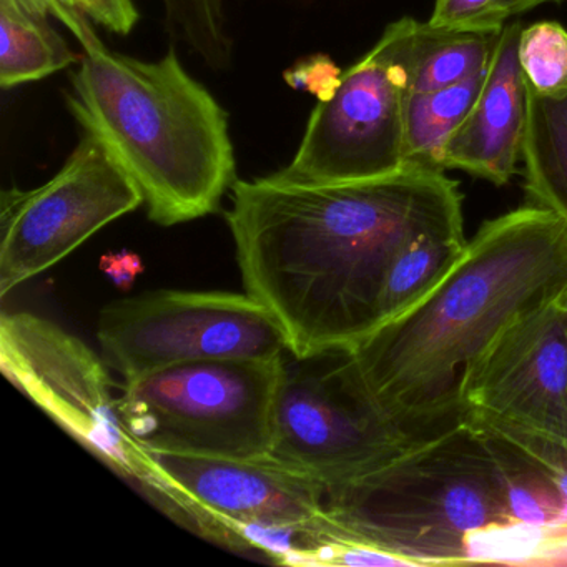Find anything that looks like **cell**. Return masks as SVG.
<instances>
[{"mask_svg": "<svg viewBox=\"0 0 567 567\" xmlns=\"http://www.w3.org/2000/svg\"><path fill=\"white\" fill-rule=\"evenodd\" d=\"M457 414L567 441V291L517 318L471 364Z\"/></svg>", "mask_w": 567, "mask_h": 567, "instance_id": "12", "label": "cell"}, {"mask_svg": "<svg viewBox=\"0 0 567 567\" xmlns=\"http://www.w3.org/2000/svg\"><path fill=\"white\" fill-rule=\"evenodd\" d=\"M161 4L175 39L187 42L214 71L230 68L234 42L228 34L225 0H161Z\"/></svg>", "mask_w": 567, "mask_h": 567, "instance_id": "19", "label": "cell"}, {"mask_svg": "<svg viewBox=\"0 0 567 567\" xmlns=\"http://www.w3.org/2000/svg\"><path fill=\"white\" fill-rule=\"evenodd\" d=\"M0 367L69 436L155 503L164 481L128 431L104 361L79 338L31 313L0 318Z\"/></svg>", "mask_w": 567, "mask_h": 567, "instance_id": "7", "label": "cell"}, {"mask_svg": "<svg viewBox=\"0 0 567 567\" xmlns=\"http://www.w3.org/2000/svg\"><path fill=\"white\" fill-rule=\"evenodd\" d=\"M519 62L524 81L543 97L567 95V29L537 22L520 31Z\"/></svg>", "mask_w": 567, "mask_h": 567, "instance_id": "20", "label": "cell"}, {"mask_svg": "<svg viewBox=\"0 0 567 567\" xmlns=\"http://www.w3.org/2000/svg\"><path fill=\"white\" fill-rule=\"evenodd\" d=\"M421 434L381 414L348 380L340 353L285 354L270 460L327 489L377 470Z\"/></svg>", "mask_w": 567, "mask_h": 567, "instance_id": "9", "label": "cell"}, {"mask_svg": "<svg viewBox=\"0 0 567 567\" xmlns=\"http://www.w3.org/2000/svg\"><path fill=\"white\" fill-rule=\"evenodd\" d=\"M343 71L327 54L301 59L284 74L285 82L297 91H307L318 102H328L338 91Z\"/></svg>", "mask_w": 567, "mask_h": 567, "instance_id": "21", "label": "cell"}, {"mask_svg": "<svg viewBox=\"0 0 567 567\" xmlns=\"http://www.w3.org/2000/svg\"><path fill=\"white\" fill-rule=\"evenodd\" d=\"M101 268L122 290H128L144 271L141 257L127 250L102 258Z\"/></svg>", "mask_w": 567, "mask_h": 567, "instance_id": "24", "label": "cell"}, {"mask_svg": "<svg viewBox=\"0 0 567 567\" xmlns=\"http://www.w3.org/2000/svg\"><path fill=\"white\" fill-rule=\"evenodd\" d=\"M228 227L245 291L287 337L288 353H341L378 324L391 261L411 241L464 231L460 184L410 167L341 184L237 181Z\"/></svg>", "mask_w": 567, "mask_h": 567, "instance_id": "1", "label": "cell"}, {"mask_svg": "<svg viewBox=\"0 0 567 567\" xmlns=\"http://www.w3.org/2000/svg\"><path fill=\"white\" fill-rule=\"evenodd\" d=\"M493 2L494 0H436L427 24L441 29H481V19Z\"/></svg>", "mask_w": 567, "mask_h": 567, "instance_id": "23", "label": "cell"}, {"mask_svg": "<svg viewBox=\"0 0 567 567\" xmlns=\"http://www.w3.org/2000/svg\"><path fill=\"white\" fill-rule=\"evenodd\" d=\"M487 72L489 65L466 81L440 91L424 94L408 92L404 97V155L408 165L446 172L441 167L444 145L476 104Z\"/></svg>", "mask_w": 567, "mask_h": 567, "instance_id": "16", "label": "cell"}, {"mask_svg": "<svg viewBox=\"0 0 567 567\" xmlns=\"http://www.w3.org/2000/svg\"><path fill=\"white\" fill-rule=\"evenodd\" d=\"M281 367L284 357L177 364L125 381L118 406L145 450L268 457Z\"/></svg>", "mask_w": 567, "mask_h": 567, "instance_id": "5", "label": "cell"}, {"mask_svg": "<svg viewBox=\"0 0 567 567\" xmlns=\"http://www.w3.org/2000/svg\"><path fill=\"white\" fill-rule=\"evenodd\" d=\"M501 31L441 29L421 22L408 92L440 91L483 71L493 59Z\"/></svg>", "mask_w": 567, "mask_h": 567, "instance_id": "18", "label": "cell"}, {"mask_svg": "<svg viewBox=\"0 0 567 567\" xmlns=\"http://www.w3.org/2000/svg\"><path fill=\"white\" fill-rule=\"evenodd\" d=\"M550 2L560 4L563 0H494L493 6L481 19L480 28L499 31L511 16H519L530 9L539 8V6L550 4Z\"/></svg>", "mask_w": 567, "mask_h": 567, "instance_id": "25", "label": "cell"}, {"mask_svg": "<svg viewBox=\"0 0 567 567\" xmlns=\"http://www.w3.org/2000/svg\"><path fill=\"white\" fill-rule=\"evenodd\" d=\"M81 45L65 104L137 185L148 218L174 227L218 212L237 182L228 114L177 49L141 61L105 48L95 31Z\"/></svg>", "mask_w": 567, "mask_h": 567, "instance_id": "3", "label": "cell"}, {"mask_svg": "<svg viewBox=\"0 0 567 567\" xmlns=\"http://www.w3.org/2000/svg\"><path fill=\"white\" fill-rule=\"evenodd\" d=\"M466 245L464 231L423 235L408 244L391 261L384 278L377 328L427 297L463 257Z\"/></svg>", "mask_w": 567, "mask_h": 567, "instance_id": "17", "label": "cell"}, {"mask_svg": "<svg viewBox=\"0 0 567 567\" xmlns=\"http://www.w3.org/2000/svg\"><path fill=\"white\" fill-rule=\"evenodd\" d=\"M323 506L344 533L403 566L504 560V540L534 537L514 523L486 436L463 414L377 470L327 487Z\"/></svg>", "mask_w": 567, "mask_h": 567, "instance_id": "4", "label": "cell"}, {"mask_svg": "<svg viewBox=\"0 0 567 567\" xmlns=\"http://www.w3.org/2000/svg\"><path fill=\"white\" fill-rule=\"evenodd\" d=\"M52 16L25 0H0V87L44 81L81 58L52 28Z\"/></svg>", "mask_w": 567, "mask_h": 567, "instance_id": "14", "label": "cell"}, {"mask_svg": "<svg viewBox=\"0 0 567 567\" xmlns=\"http://www.w3.org/2000/svg\"><path fill=\"white\" fill-rule=\"evenodd\" d=\"M165 481L158 509L234 550L240 526H297L323 517L324 487L270 457L148 451Z\"/></svg>", "mask_w": 567, "mask_h": 567, "instance_id": "11", "label": "cell"}, {"mask_svg": "<svg viewBox=\"0 0 567 567\" xmlns=\"http://www.w3.org/2000/svg\"><path fill=\"white\" fill-rule=\"evenodd\" d=\"M69 8L87 16L112 34L128 35L137 28L138 9L134 0H64Z\"/></svg>", "mask_w": 567, "mask_h": 567, "instance_id": "22", "label": "cell"}, {"mask_svg": "<svg viewBox=\"0 0 567 567\" xmlns=\"http://www.w3.org/2000/svg\"><path fill=\"white\" fill-rule=\"evenodd\" d=\"M519 21L504 24L483 91L441 155L443 171L506 185L523 161L527 124V87L519 62Z\"/></svg>", "mask_w": 567, "mask_h": 567, "instance_id": "13", "label": "cell"}, {"mask_svg": "<svg viewBox=\"0 0 567 567\" xmlns=\"http://www.w3.org/2000/svg\"><path fill=\"white\" fill-rule=\"evenodd\" d=\"M144 204L141 190L107 148L82 135L61 171L32 190L0 198V295L44 274L99 230Z\"/></svg>", "mask_w": 567, "mask_h": 567, "instance_id": "10", "label": "cell"}, {"mask_svg": "<svg viewBox=\"0 0 567 567\" xmlns=\"http://www.w3.org/2000/svg\"><path fill=\"white\" fill-rule=\"evenodd\" d=\"M104 361L124 380L205 360L288 353L274 315L250 295L161 290L114 301L99 318Z\"/></svg>", "mask_w": 567, "mask_h": 567, "instance_id": "8", "label": "cell"}, {"mask_svg": "<svg viewBox=\"0 0 567 567\" xmlns=\"http://www.w3.org/2000/svg\"><path fill=\"white\" fill-rule=\"evenodd\" d=\"M520 162L529 200L553 212L567 225V95L543 97L527 87L526 137Z\"/></svg>", "mask_w": 567, "mask_h": 567, "instance_id": "15", "label": "cell"}, {"mask_svg": "<svg viewBox=\"0 0 567 567\" xmlns=\"http://www.w3.org/2000/svg\"><path fill=\"white\" fill-rule=\"evenodd\" d=\"M420 24L403 18L388 25L377 45L343 72L333 97L318 102L297 154L270 177L287 184H341L410 167L404 155V97Z\"/></svg>", "mask_w": 567, "mask_h": 567, "instance_id": "6", "label": "cell"}, {"mask_svg": "<svg viewBox=\"0 0 567 567\" xmlns=\"http://www.w3.org/2000/svg\"><path fill=\"white\" fill-rule=\"evenodd\" d=\"M567 291V225L524 205L481 225L443 281L341 351L344 374L411 430L457 414L471 364L511 323Z\"/></svg>", "mask_w": 567, "mask_h": 567, "instance_id": "2", "label": "cell"}]
</instances>
